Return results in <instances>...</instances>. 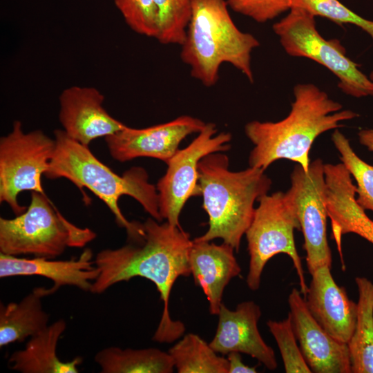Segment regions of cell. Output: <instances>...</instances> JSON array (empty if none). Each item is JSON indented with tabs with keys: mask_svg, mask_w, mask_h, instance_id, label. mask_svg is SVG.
<instances>
[{
	"mask_svg": "<svg viewBox=\"0 0 373 373\" xmlns=\"http://www.w3.org/2000/svg\"><path fill=\"white\" fill-rule=\"evenodd\" d=\"M210 242L194 238L189 262L195 285L202 289L209 301L210 314L218 315L224 290L231 280L240 274L241 268L231 246Z\"/></svg>",
	"mask_w": 373,
	"mask_h": 373,
	"instance_id": "d6986e66",
	"label": "cell"
},
{
	"mask_svg": "<svg viewBox=\"0 0 373 373\" xmlns=\"http://www.w3.org/2000/svg\"><path fill=\"white\" fill-rule=\"evenodd\" d=\"M233 11L258 23H265L288 12L292 0H226Z\"/></svg>",
	"mask_w": 373,
	"mask_h": 373,
	"instance_id": "f546056e",
	"label": "cell"
},
{
	"mask_svg": "<svg viewBox=\"0 0 373 373\" xmlns=\"http://www.w3.org/2000/svg\"><path fill=\"white\" fill-rule=\"evenodd\" d=\"M291 186L286 192L291 200L304 238L306 262L312 274L322 266L332 267V252L327 238L326 183L324 163L311 162L306 172L296 164L291 174Z\"/></svg>",
	"mask_w": 373,
	"mask_h": 373,
	"instance_id": "8fae6325",
	"label": "cell"
},
{
	"mask_svg": "<svg viewBox=\"0 0 373 373\" xmlns=\"http://www.w3.org/2000/svg\"><path fill=\"white\" fill-rule=\"evenodd\" d=\"M93 260V251L86 248L78 258L54 260L46 258H26L0 253V278L39 276L53 282L55 293L61 287L71 285L89 291L99 271Z\"/></svg>",
	"mask_w": 373,
	"mask_h": 373,
	"instance_id": "ac0fdd59",
	"label": "cell"
},
{
	"mask_svg": "<svg viewBox=\"0 0 373 373\" xmlns=\"http://www.w3.org/2000/svg\"><path fill=\"white\" fill-rule=\"evenodd\" d=\"M331 268L322 266L311 274L305 300L318 323L333 338L347 344L356 325L357 303L349 298L343 287L336 283Z\"/></svg>",
	"mask_w": 373,
	"mask_h": 373,
	"instance_id": "2e32d148",
	"label": "cell"
},
{
	"mask_svg": "<svg viewBox=\"0 0 373 373\" xmlns=\"http://www.w3.org/2000/svg\"><path fill=\"white\" fill-rule=\"evenodd\" d=\"M231 140L230 133L222 131L218 133L215 124L206 123L187 146L178 150L166 163V171L156 185L162 219L173 226L181 227L179 219L184 204L190 198L200 195L198 184L200 161L209 154L228 151Z\"/></svg>",
	"mask_w": 373,
	"mask_h": 373,
	"instance_id": "30bf717a",
	"label": "cell"
},
{
	"mask_svg": "<svg viewBox=\"0 0 373 373\" xmlns=\"http://www.w3.org/2000/svg\"><path fill=\"white\" fill-rule=\"evenodd\" d=\"M241 353L233 352L229 353L227 356L229 363L228 373H256L257 372L256 367H249L245 364L242 361Z\"/></svg>",
	"mask_w": 373,
	"mask_h": 373,
	"instance_id": "4dcf8cb0",
	"label": "cell"
},
{
	"mask_svg": "<svg viewBox=\"0 0 373 373\" xmlns=\"http://www.w3.org/2000/svg\"><path fill=\"white\" fill-rule=\"evenodd\" d=\"M223 152L204 157L198 165V184L202 207L209 217V228L195 239L211 241L220 238L238 251L242 236L254 213V203L268 193L271 179L255 167L232 171Z\"/></svg>",
	"mask_w": 373,
	"mask_h": 373,
	"instance_id": "277c9868",
	"label": "cell"
},
{
	"mask_svg": "<svg viewBox=\"0 0 373 373\" xmlns=\"http://www.w3.org/2000/svg\"><path fill=\"white\" fill-rule=\"evenodd\" d=\"M54 135L55 148L44 174L46 178H64L81 190H90L106 204L118 225L126 229L128 238L136 242L144 238L143 224L130 222L123 215L118 203L122 195L133 198L158 222L163 220L157 188L149 182L144 169L133 166L118 175L101 162L88 146L72 139L64 130H55Z\"/></svg>",
	"mask_w": 373,
	"mask_h": 373,
	"instance_id": "3957f363",
	"label": "cell"
},
{
	"mask_svg": "<svg viewBox=\"0 0 373 373\" xmlns=\"http://www.w3.org/2000/svg\"><path fill=\"white\" fill-rule=\"evenodd\" d=\"M217 316L216 334L209 344L218 354L227 355L237 352L257 359L269 370L277 368L274 351L258 330L261 316L258 305L252 300L245 301L231 310L222 303Z\"/></svg>",
	"mask_w": 373,
	"mask_h": 373,
	"instance_id": "5bb4252c",
	"label": "cell"
},
{
	"mask_svg": "<svg viewBox=\"0 0 373 373\" xmlns=\"http://www.w3.org/2000/svg\"><path fill=\"white\" fill-rule=\"evenodd\" d=\"M205 124L198 118L181 115L144 128L126 126L106 137L105 140L111 155L119 162L147 157L166 164L179 149L181 142L191 134L198 133Z\"/></svg>",
	"mask_w": 373,
	"mask_h": 373,
	"instance_id": "7c38bea8",
	"label": "cell"
},
{
	"mask_svg": "<svg viewBox=\"0 0 373 373\" xmlns=\"http://www.w3.org/2000/svg\"><path fill=\"white\" fill-rule=\"evenodd\" d=\"M288 303L294 334L312 372L351 373L347 344L333 338L318 323L296 288L289 295Z\"/></svg>",
	"mask_w": 373,
	"mask_h": 373,
	"instance_id": "4fadbf2b",
	"label": "cell"
},
{
	"mask_svg": "<svg viewBox=\"0 0 373 373\" xmlns=\"http://www.w3.org/2000/svg\"><path fill=\"white\" fill-rule=\"evenodd\" d=\"M59 100V119L63 130L85 146L126 126L108 114L103 106L104 96L94 87H68L61 92Z\"/></svg>",
	"mask_w": 373,
	"mask_h": 373,
	"instance_id": "9a60e30c",
	"label": "cell"
},
{
	"mask_svg": "<svg viewBox=\"0 0 373 373\" xmlns=\"http://www.w3.org/2000/svg\"><path fill=\"white\" fill-rule=\"evenodd\" d=\"M359 142L373 152V128L362 129L358 133Z\"/></svg>",
	"mask_w": 373,
	"mask_h": 373,
	"instance_id": "1f68e13d",
	"label": "cell"
},
{
	"mask_svg": "<svg viewBox=\"0 0 373 373\" xmlns=\"http://www.w3.org/2000/svg\"><path fill=\"white\" fill-rule=\"evenodd\" d=\"M267 325L276 341L287 373H311L294 334L290 315L283 321L269 320Z\"/></svg>",
	"mask_w": 373,
	"mask_h": 373,
	"instance_id": "4316f807",
	"label": "cell"
},
{
	"mask_svg": "<svg viewBox=\"0 0 373 373\" xmlns=\"http://www.w3.org/2000/svg\"><path fill=\"white\" fill-rule=\"evenodd\" d=\"M178 373H228L227 358L220 356L199 335L189 333L169 351Z\"/></svg>",
	"mask_w": 373,
	"mask_h": 373,
	"instance_id": "cb8c5ba5",
	"label": "cell"
},
{
	"mask_svg": "<svg viewBox=\"0 0 373 373\" xmlns=\"http://www.w3.org/2000/svg\"><path fill=\"white\" fill-rule=\"evenodd\" d=\"M259 46L253 35L236 26L226 0H192L180 58L189 68L191 76L203 86L216 84L224 63L232 65L253 83L251 52Z\"/></svg>",
	"mask_w": 373,
	"mask_h": 373,
	"instance_id": "5b68a950",
	"label": "cell"
},
{
	"mask_svg": "<svg viewBox=\"0 0 373 373\" xmlns=\"http://www.w3.org/2000/svg\"><path fill=\"white\" fill-rule=\"evenodd\" d=\"M273 30L288 55L310 59L327 68L338 78V86L345 94L358 98L373 95L372 81L347 57L338 40L321 36L315 17L305 10L291 7L274 24Z\"/></svg>",
	"mask_w": 373,
	"mask_h": 373,
	"instance_id": "ba28073f",
	"label": "cell"
},
{
	"mask_svg": "<svg viewBox=\"0 0 373 373\" xmlns=\"http://www.w3.org/2000/svg\"><path fill=\"white\" fill-rule=\"evenodd\" d=\"M291 7L304 9L314 17H325L338 25L356 26L373 40V21L357 15L338 0H292Z\"/></svg>",
	"mask_w": 373,
	"mask_h": 373,
	"instance_id": "83f0119b",
	"label": "cell"
},
{
	"mask_svg": "<svg viewBox=\"0 0 373 373\" xmlns=\"http://www.w3.org/2000/svg\"><path fill=\"white\" fill-rule=\"evenodd\" d=\"M160 222L149 218L143 223L144 239L138 245L100 251L95 258L99 274L90 291L102 294L112 285L134 277L151 281L163 302L162 316L152 339L170 343L181 337L186 329L183 323L171 317L169 300L176 280L191 275L189 253L193 240L182 227L167 221Z\"/></svg>",
	"mask_w": 373,
	"mask_h": 373,
	"instance_id": "6da1fadb",
	"label": "cell"
},
{
	"mask_svg": "<svg viewBox=\"0 0 373 373\" xmlns=\"http://www.w3.org/2000/svg\"><path fill=\"white\" fill-rule=\"evenodd\" d=\"M332 140L340 153L342 164L356 182L357 203L364 210L373 211V166L356 154L349 140L338 128L334 129Z\"/></svg>",
	"mask_w": 373,
	"mask_h": 373,
	"instance_id": "d4e9b609",
	"label": "cell"
},
{
	"mask_svg": "<svg viewBox=\"0 0 373 373\" xmlns=\"http://www.w3.org/2000/svg\"><path fill=\"white\" fill-rule=\"evenodd\" d=\"M102 373H171L175 367L169 352L154 347H109L95 356Z\"/></svg>",
	"mask_w": 373,
	"mask_h": 373,
	"instance_id": "7402d4cb",
	"label": "cell"
},
{
	"mask_svg": "<svg viewBox=\"0 0 373 373\" xmlns=\"http://www.w3.org/2000/svg\"><path fill=\"white\" fill-rule=\"evenodd\" d=\"M54 294L51 288L35 287L18 303L0 305V347L21 343L46 327L49 314L41 300Z\"/></svg>",
	"mask_w": 373,
	"mask_h": 373,
	"instance_id": "44dd1931",
	"label": "cell"
},
{
	"mask_svg": "<svg viewBox=\"0 0 373 373\" xmlns=\"http://www.w3.org/2000/svg\"><path fill=\"white\" fill-rule=\"evenodd\" d=\"M55 148V140L41 130L24 133L19 120L0 139V202L10 206L16 216L27 207L17 198L24 191L44 193L41 177Z\"/></svg>",
	"mask_w": 373,
	"mask_h": 373,
	"instance_id": "9c48e42d",
	"label": "cell"
},
{
	"mask_svg": "<svg viewBox=\"0 0 373 373\" xmlns=\"http://www.w3.org/2000/svg\"><path fill=\"white\" fill-rule=\"evenodd\" d=\"M358 292L354 333L347 343L352 372L373 373V283L356 277Z\"/></svg>",
	"mask_w": 373,
	"mask_h": 373,
	"instance_id": "603a6c76",
	"label": "cell"
},
{
	"mask_svg": "<svg viewBox=\"0 0 373 373\" xmlns=\"http://www.w3.org/2000/svg\"><path fill=\"white\" fill-rule=\"evenodd\" d=\"M158 16L156 39L165 45L181 46L189 22L192 0H154Z\"/></svg>",
	"mask_w": 373,
	"mask_h": 373,
	"instance_id": "484cf974",
	"label": "cell"
},
{
	"mask_svg": "<svg viewBox=\"0 0 373 373\" xmlns=\"http://www.w3.org/2000/svg\"><path fill=\"white\" fill-rule=\"evenodd\" d=\"M258 202L259 204L245 234L249 254L247 285L253 291L258 289L267 262L274 256L285 254L292 260L300 292L305 297L308 287L294 237L295 229L300 231L295 207L287 193L282 191L265 194Z\"/></svg>",
	"mask_w": 373,
	"mask_h": 373,
	"instance_id": "52a82bcc",
	"label": "cell"
},
{
	"mask_svg": "<svg viewBox=\"0 0 373 373\" xmlns=\"http://www.w3.org/2000/svg\"><path fill=\"white\" fill-rule=\"evenodd\" d=\"M326 204L332 237L341 252L342 236L356 233L373 244V220L356 200V186L345 166L324 164Z\"/></svg>",
	"mask_w": 373,
	"mask_h": 373,
	"instance_id": "e0dca14e",
	"label": "cell"
},
{
	"mask_svg": "<svg viewBox=\"0 0 373 373\" xmlns=\"http://www.w3.org/2000/svg\"><path fill=\"white\" fill-rule=\"evenodd\" d=\"M294 101L284 119L278 122L253 120L245 126L254 144L249 156L251 167L264 171L274 162L285 159L307 171L309 151L322 133L343 126L341 122L358 115L343 106L312 84H298L294 88Z\"/></svg>",
	"mask_w": 373,
	"mask_h": 373,
	"instance_id": "7a4b0ae2",
	"label": "cell"
},
{
	"mask_svg": "<svg viewBox=\"0 0 373 373\" xmlns=\"http://www.w3.org/2000/svg\"><path fill=\"white\" fill-rule=\"evenodd\" d=\"M128 26L135 32L156 39L158 16L154 0H114Z\"/></svg>",
	"mask_w": 373,
	"mask_h": 373,
	"instance_id": "f1b7e54d",
	"label": "cell"
},
{
	"mask_svg": "<svg viewBox=\"0 0 373 373\" xmlns=\"http://www.w3.org/2000/svg\"><path fill=\"white\" fill-rule=\"evenodd\" d=\"M66 328L64 320L59 319L30 337L24 349L13 352L8 360V367L21 373H77L83 358L77 356L62 361L57 354V346Z\"/></svg>",
	"mask_w": 373,
	"mask_h": 373,
	"instance_id": "ffe728a7",
	"label": "cell"
},
{
	"mask_svg": "<svg viewBox=\"0 0 373 373\" xmlns=\"http://www.w3.org/2000/svg\"><path fill=\"white\" fill-rule=\"evenodd\" d=\"M370 79L373 82V72L371 73L370 75Z\"/></svg>",
	"mask_w": 373,
	"mask_h": 373,
	"instance_id": "d6a6232c",
	"label": "cell"
},
{
	"mask_svg": "<svg viewBox=\"0 0 373 373\" xmlns=\"http://www.w3.org/2000/svg\"><path fill=\"white\" fill-rule=\"evenodd\" d=\"M26 211L12 219L0 218V253L53 259L67 247H82L96 234L66 220L46 194L31 192Z\"/></svg>",
	"mask_w": 373,
	"mask_h": 373,
	"instance_id": "8992f818",
	"label": "cell"
}]
</instances>
